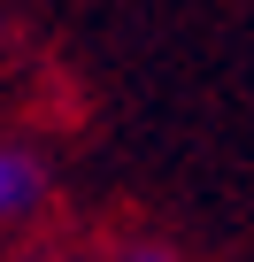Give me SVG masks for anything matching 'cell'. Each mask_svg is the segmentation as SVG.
Masks as SVG:
<instances>
[{
    "mask_svg": "<svg viewBox=\"0 0 254 262\" xmlns=\"http://www.w3.org/2000/svg\"><path fill=\"white\" fill-rule=\"evenodd\" d=\"M39 201V162L16 155V147H0V216H24Z\"/></svg>",
    "mask_w": 254,
    "mask_h": 262,
    "instance_id": "6da1fadb",
    "label": "cell"
},
{
    "mask_svg": "<svg viewBox=\"0 0 254 262\" xmlns=\"http://www.w3.org/2000/svg\"><path fill=\"white\" fill-rule=\"evenodd\" d=\"M123 262H177V254H170V247H131Z\"/></svg>",
    "mask_w": 254,
    "mask_h": 262,
    "instance_id": "7a4b0ae2",
    "label": "cell"
}]
</instances>
